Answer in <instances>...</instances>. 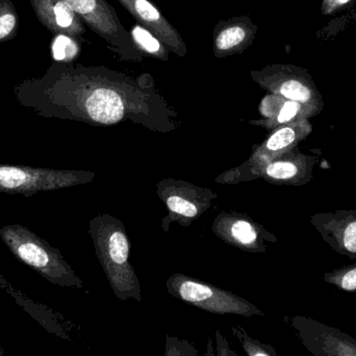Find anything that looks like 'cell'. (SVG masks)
Listing matches in <instances>:
<instances>
[{
    "label": "cell",
    "instance_id": "4fadbf2b",
    "mask_svg": "<svg viewBox=\"0 0 356 356\" xmlns=\"http://www.w3.org/2000/svg\"><path fill=\"white\" fill-rule=\"evenodd\" d=\"M259 112L265 117L259 125L269 129H275L280 125L300 119H311L320 114L319 111L302 102L286 100L277 94H267L259 105Z\"/></svg>",
    "mask_w": 356,
    "mask_h": 356
},
{
    "label": "cell",
    "instance_id": "ba28073f",
    "mask_svg": "<svg viewBox=\"0 0 356 356\" xmlns=\"http://www.w3.org/2000/svg\"><path fill=\"white\" fill-rule=\"evenodd\" d=\"M138 23L149 29L169 50L184 58L188 52L186 43L177 29L165 18L152 0H117Z\"/></svg>",
    "mask_w": 356,
    "mask_h": 356
},
{
    "label": "cell",
    "instance_id": "7a4b0ae2",
    "mask_svg": "<svg viewBox=\"0 0 356 356\" xmlns=\"http://www.w3.org/2000/svg\"><path fill=\"white\" fill-rule=\"evenodd\" d=\"M0 238L19 261L31 268L50 284L81 288V280L63 258L60 251L29 228L20 224L4 226L0 229Z\"/></svg>",
    "mask_w": 356,
    "mask_h": 356
},
{
    "label": "cell",
    "instance_id": "5b68a950",
    "mask_svg": "<svg viewBox=\"0 0 356 356\" xmlns=\"http://www.w3.org/2000/svg\"><path fill=\"white\" fill-rule=\"evenodd\" d=\"M89 180L83 171H56L24 165L0 164V192L29 198L40 192L62 189Z\"/></svg>",
    "mask_w": 356,
    "mask_h": 356
},
{
    "label": "cell",
    "instance_id": "d4e9b609",
    "mask_svg": "<svg viewBox=\"0 0 356 356\" xmlns=\"http://www.w3.org/2000/svg\"><path fill=\"white\" fill-rule=\"evenodd\" d=\"M355 134H356V130H355Z\"/></svg>",
    "mask_w": 356,
    "mask_h": 356
},
{
    "label": "cell",
    "instance_id": "7c38bea8",
    "mask_svg": "<svg viewBox=\"0 0 356 356\" xmlns=\"http://www.w3.org/2000/svg\"><path fill=\"white\" fill-rule=\"evenodd\" d=\"M313 132L309 119H300L275 127L265 142L259 146L255 157L261 163L282 156L297 148L302 140L307 139Z\"/></svg>",
    "mask_w": 356,
    "mask_h": 356
},
{
    "label": "cell",
    "instance_id": "603a6c76",
    "mask_svg": "<svg viewBox=\"0 0 356 356\" xmlns=\"http://www.w3.org/2000/svg\"><path fill=\"white\" fill-rule=\"evenodd\" d=\"M10 288H12V286L6 281V278H4L3 276L1 275V273H0V288L6 291V293H8L10 292Z\"/></svg>",
    "mask_w": 356,
    "mask_h": 356
},
{
    "label": "cell",
    "instance_id": "3957f363",
    "mask_svg": "<svg viewBox=\"0 0 356 356\" xmlns=\"http://www.w3.org/2000/svg\"><path fill=\"white\" fill-rule=\"evenodd\" d=\"M85 25L106 41V45L124 61L140 62L145 58L136 47L131 33L125 29L106 0H65Z\"/></svg>",
    "mask_w": 356,
    "mask_h": 356
},
{
    "label": "cell",
    "instance_id": "ffe728a7",
    "mask_svg": "<svg viewBox=\"0 0 356 356\" xmlns=\"http://www.w3.org/2000/svg\"><path fill=\"white\" fill-rule=\"evenodd\" d=\"M167 204H168L170 210L178 213V215L188 217H193L197 215L196 206L188 201L179 198V196H170L167 201Z\"/></svg>",
    "mask_w": 356,
    "mask_h": 356
},
{
    "label": "cell",
    "instance_id": "44dd1931",
    "mask_svg": "<svg viewBox=\"0 0 356 356\" xmlns=\"http://www.w3.org/2000/svg\"><path fill=\"white\" fill-rule=\"evenodd\" d=\"M232 234L243 244H252L257 240V232L247 222L240 221L232 226Z\"/></svg>",
    "mask_w": 356,
    "mask_h": 356
},
{
    "label": "cell",
    "instance_id": "9c48e42d",
    "mask_svg": "<svg viewBox=\"0 0 356 356\" xmlns=\"http://www.w3.org/2000/svg\"><path fill=\"white\" fill-rule=\"evenodd\" d=\"M257 33V25L247 16L220 21L213 29V54L226 58L242 54L252 45Z\"/></svg>",
    "mask_w": 356,
    "mask_h": 356
},
{
    "label": "cell",
    "instance_id": "ac0fdd59",
    "mask_svg": "<svg viewBox=\"0 0 356 356\" xmlns=\"http://www.w3.org/2000/svg\"><path fill=\"white\" fill-rule=\"evenodd\" d=\"M323 280L343 292L356 294V263L327 272L324 274Z\"/></svg>",
    "mask_w": 356,
    "mask_h": 356
},
{
    "label": "cell",
    "instance_id": "277c9868",
    "mask_svg": "<svg viewBox=\"0 0 356 356\" xmlns=\"http://www.w3.org/2000/svg\"><path fill=\"white\" fill-rule=\"evenodd\" d=\"M251 77L255 83L270 93L286 100L302 102L320 113L324 109V100L313 77L307 69L290 64H274L253 70Z\"/></svg>",
    "mask_w": 356,
    "mask_h": 356
},
{
    "label": "cell",
    "instance_id": "d6986e66",
    "mask_svg": "<svg viewBox=\"0 0 356 356\" xmlns=\"http://www.w3.org/2000/svg\"><path fill=\"white\" fill-rule=\"evenodd\" d=\"M110 257L116 265H124L129 256V245L122 231H115L108 240Z\"/></svg>",
    "mask_w": 356,
    "mask_h": 356
},
{
    "label": "cell",
    "instance_id": "7402d4cb",
    "mask_svg": "<svg viewBox=\"0 0 356 356\" xmlns=\"http://www.w3.org/2000/svg\"><path fill=\"white\" fill-rule=\"evenodd\" d=\"M353 0H323L322 2V13L324 15L334 14L338 10H343Z\"/></svg>",
    "mask_w": 356,
    "mask_h": 356
},
{
    "label": "cell",
    "instance_id": "8fae6325",
    "mask_svg": "<svg viewBox=\"0 0 356 356\" xmlns=\"http://www.w3.org/2000/svg\"><path fill=\"white\" fill-rule=\"evenodd\" d=\"M38 20L54 35L67 33L81 39L85 23L65 0H29Z\"/></svg>",
    "mask_w": 356,
    "mask_h": 356
},
{
    "label": "cell",
    "instance_id": "30bf717a",
    "mask_svg": "<svg viewBox=\"0 0 356 356\" xmlns=\"http://www.w3.org/2000/svg\"><path fill=\"white\" fill-rule=\"evenodd\" d=\"M318 162V156L307 155L294 150L264 162V173L275 183L301 186L313 179L314 169Z\"/></svg>",
    "mask_w": 356,
    "mask_h": 356
},
{
    "label": "cell",
    "instance_id": "9a60e30c",
    "mask_svg": "<svg viewBox=\"0 0 356 356\" xmlns=\"http://www.w3.org/2000/svg\"><path fill=\"white\" fill-rule=\"evenodd\" d=\"M129 33H131V40H133L136 47L144 56L148 54L152 58L165 61V62L170 60V50L156 35H154L149 29H146L143 25L140 23L134 25Z\"/></svg>",
    "mask_w": 356,
    "mask_h": 356
},
{
    "label": "cell",
    "instance_id": "e0dca14e",
    "mask_svg": "<svg viewBox=\"0 0 356 356\" xmlns=\"http://www.w3.org/2000/svg\"><path fill=\"white\" fill-rule=\"evenodd\" d=\"M19 16L10 0H0V43L14 39L18 33Z\"/></svg>",
    "mask_w": 356,
    "mask_h": 356
},
{
    "label": "cell",
    "instance_id": "2e32d148",
    "mask_svg": "<svg viewBox=\"0 0 356 356\" xmlns=\"http://www.w3.org/2000/svg\"><path fill=\"white\" fill-rule=\"evenodd\" d=\"M52 40L51 54L54 62L72 63L81 54V44L79 39L67 33L54 35Z\"/></svg>",
    "mask_w": 356,
    "mask_h": 356
},
{
    "label": "cell",
    "instance_id": "cb8c5ba5",
    "mask_svg": "<svg viewBox=\"0 0 356 356\" xmlns=\"http://www.w3.org/2000/svg\"><path fill=\"white\" fill-rule=\"evenodd\" d=\"M4 355V349H3V347L1 346V345H0V356H3Z\"/></svg>",
    "mask_w": 356,
    "mask_h": 356
},
{
    "label": "cell",
    "instance_id": "5bb4252c",
    "mask_svg": "<svg viewBox=\"0 0 356 356\" xmlns=\"http://www.w3.org/2000/svg\"><path fill=\"white\" fill-rule=\"evenodd\" d=\"M177 292L180 298L202 309L220 313H244V304L199 282L184 280L178 284Z\"/></svg>",
    "mask_w": 356,
    "mask_h": 356
},
{
    "label": "cell",
    "instance_id": "6da1fadb",
    "mask_svg": "<svg viewBox=\"0 0 356 356\" xmlns=\"http://www.w3.org/2000/svg\"><path fill=\"white\" fill-rule=\"evenodd\" d=\"M17 102L45 118L116 125L127 117L169 113L154 77L108 67L52 63L41 77L15 85Z\"/></svg>",
    "mask_w": 356,
    "mask_h": 356
},
{
    "label": "cell",
    "instance_id": "52a82bcc",
    "mask_svg": "<svg viewBox=\"0 0 356 356\" xmlns=\"http://www.w3.org/2000/svg\"><path fill=\"white\" fill-rule=\"evenodd\" d=\"M311 223L334 252L356 259L355 209L315 213Z\"/></svg>",
    "mask_w": 356,
    "mask_h": 356
},
{
    "label": "cell",
    "instance_id": "8992f818",
    "mask_svg": "<svg viewBox=\"0 0 356 356\" xmlns=\"http://www.w3.org/2000/svg\"><path fill=\"white\" fill-rule=\"evenodd\" d=\"M293 326L312 355L356 356V339L342 330L305 317L295 318Z\"/></svg>",
    "mask_w": 356,
    "mask_h": 356
}]
</instances>
